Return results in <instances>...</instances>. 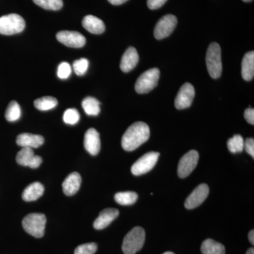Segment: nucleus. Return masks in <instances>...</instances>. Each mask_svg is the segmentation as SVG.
I'll use <instances>...</instances> for the list:
<instances>
[{"mask_svg":"<svg viewBox=\"0 0 254 254\" xmlns=\"http://www.w3.org/2000/svg\"><path fill=\"white\" fill-rule=\"evenodd\" d=\"M150 128L147 124L138 122L127 128L122 138V146L127 151H133L150 138Z\"/></svg>","mask_w":254,"mask_h":254,"instance_id":"nucleus-1","label":"nucleus"},{"mask_svg":"<svg viewBox=\"0 0 254 254\" xmlns=\"http://www.w3.org/2000/svg\"><path fill=\"white\" fill-rule=\"evenodd\" d=\"M145 233L141 227H135L125 236L123 251L125 254H135L144 245Z\"/></svg>","mask_w":254,"mask_h":254,"instance_id":"nucleus-2","label":"nucleus"},{"mask_svg":"<svg viewBox=\"0 0 254 254\" xmlns=\"http://www.w3.org/2000/svg\"><path fill=\"white\" fill-rule=\"evenodd\" d=\"M46 222V217L44 214H28L23 218V228L31 236L41 238L44 236Z\"/></svg>","mask_w":254,"mask_h":254,"instance_id":"nucleus-3","label":"nucleus"},{"mask_svg":"<svg viewBox=\"0 0 254 254\" xmlns=\"http://www.w3.org/2000/svg\"><path fill=\"white\" fill-rule=\"evenodd\" d=\"M207 68L209 74L213 78H218L221 76L222 64L221 59V48L217 43H212L207 51Z\"/></svg>","mask_w":254,"mask_h":254,"instance_id":"nucleus-4","label":"nucleus"},{"mask_svg":"<svg viewBox=\"0 0 254 254\" xmlns=\"http://www.w3.org/2000/svg\"><path fill=\"white\" fill-rule=\"evenodd\" d=\"M26 26L24 19L20 15L10 14L0 17V34L11 36L21 33Z\"/></svg>","mask_w":254,"mask_h":254,"instance_id":"nucleus-5","label":"nucleus"},{"mask_svg":"<svg viewBox=\"0 0 254 254\" xmlns=\"http://www.w3.org/2000/svg\"><path fill=\"white\" fill-rule=\"evenodd\" d=\"M159 78L160 70L157 68H150L138 78L135 85V90L140 94L148 93L157 86Z\"/></svg>","mask_w":254,"mask_h":254,"instance_id":"nucleus-6","label":"nucleus"},{"mask_svg":"<svg viewBox=\"0 0 254 254\" xmlns=\"http://www.w3.org/2000/svg\"><path fill=\"white\" fill-rule=\"evenodd\" d=\"M160 153L158 152H148L143 155L132 165L131 173L133 175L139 176L150 172L158 161Z\"/></svg>","mask_w":254,"mask_h":254,"instance_id":"nucleus-7","label":"nucleus"},{"mask_svg":"<svg viewBox=\"0 0 254 254\" xmlns=\"http://www.w3.org/2000/svg\"><path fill=\"white\" fill-rule=\"evenodd\" d=\"M177 24L176 16L172 14L164 16L159 20L155 26L154 36L156 39L161 40L171 35Z\"/></svg>","mask_w":254,"mask_h":254,"instance_id":"nucleus-8","label":"nucleus"},{"mask_svg":"<svg viewBox=\"0 0 254 254\" xmlns=\"http://www.w3.org/2000/svg\"><path fill=\"white\" fill-rule=\"evenodd\" d=\"M199 155L196 150H192L184 155L179 163L177 173L179 177L185 178L193 172L198 164Z\"/></svg>","mask_w":254,"mask_h":254,"instance_id":"nucleus-9","label":"nucleus"},{"mask_svg":"<svg viewBox=\"0 0 254 254\" xmlns=\"http://www.w3.org/2000/svg\"><path fill=\"white\" fill-rule=\"evenodd\" d=\"M57 39L69 48H80L86 44V38L76 31H63L57 33Z\"/></svg>","mask_w":254,"mask_h":254,"instance_id":"nucleus-10","label":"nucleus"},{"mask_svg":"<svg viewBox=\"0 0 254 254\" xmlns=\"http://www.w3.org/2000/svg\"><path fill=\"white\" fill-rule=\"evenodd\" d=\"M195 96L194 87L190 83L183 85L177 93L175 105L177 109L183 110L190 108Z\"/></svg>","mask_w":254,"mask_h":254,"instance_id":"nucleus-11","label":"nucleus"},{"mask_svg":"<svg viewBox=\"0 0 254 254\" xmlns=\"http://www.w3.org/2000/svg\"><path fill=\"white\" fill-rule=\"evenodd\" d=\"M16 162L22 166L30 167L32 169L39 168L43 160L41 157L35 155L31 148L24 147L16 155Z\"/></svg>","mask_w":254,"mask_h":254,"instance_id":"nucleus-12","label":"nucleus"},{"mask_svg":"<svg viewBox=\"0 0 254 254\" xmlns=\"http://www.w3.org/2000/svg\"><path fill=\"white\" fill-rule=\"evenodd\" d=\"M209 187L205 184H201L196 187L191 193L189 195L185 201V208L193 209L199 206L208 197Z\"/></svg>","mask_w":254,"mask_h":254,"instance_id":"nucleus-13","label":"nucleus"},{"mask_svg":"<svg viewBox=\"0 0 254 254\" xmlns=\"http://www.w3.org/2000/svg\"><path fill=\"white\" fill-rule=\"evenodd\" d=\"M84 147L92 155H96L100 150V134L96 129L91 128L86 131L84 137Z\"/></svg>","mask_w":254,"mask_h":254,"instance_id":"nucleus-14","label":"nucleus"},{"mask_svg":"<svg viewBox=\"0 0 254 254\" xmlns=\"http://www.w3.org/2000/svg\"><path fill=\"white\" fill-rule=\"evenodd\" d=\"M139 57L136 48L129 47L124 53L120 63V68L125 73H128L133 69L138 63Z\"/></svg>","mask_w":254,"mask_h":254,"instance_id":"nucleus-15","label":"nucleus"},{"mask_svg":"<svg viewBox=\"0 0 254 254\" xmlns=\"http://www.w3.org/2000/svg\"><path fill=\"white\" fill-rule=\"evenodd\" d=\"M120 212L116 208H106L100 213L99 216L95 220L93 227L96 230H103L109 226L119 216Z\"/></svg>","mask_w":254,"mask_h":254,"instance_id":"nucleus-16","label":"nucleus"},{"mask_svg":"<svg viewBox=\"0 0 254 254\" xmlns=\"http://www.w3.org/2000/svg\"><path fill=\"white\" fill-rule=\"evenodd\" d=\"M81 185V175L78 173L68 175L63 183V189L65 195L71 196L76 194Z\"/></svg>","mask_w":254,"mask_h":254,"instance_id":"nucleus-17","label":"nucleus"},{"mask_svg":"<svg viewBox=\"0 0 254 254\" xmlns=\"http://www.w3.org/2000/svg\"><path fill=\"white\" fill-rule=\"evenodd\" d=\"M44 138L41 135L23 133L18 135L16 138V143L19 146L27 148H37L44 143Z\"/></svg>","mask_w":254,"mask_h":254,"instance_id":"nucleus-18","label":"nucleus"},{"mask_svg":"<svg viewBox=\"0 0 254 254\" xmlns=\"http://www.w3.org/2000/svg\"><path fill=\"white\" fill-rule=\"evenodd\" d=\"M83 28L93 34H101L105 30V23L99 18L93 15H88L82 21Z\"/></svg>","mask_w":254,"mask_h":254,"instance_id":"nucleus-19","label":"nucleus"},{"mask_svg":"<svg viewBox=\"0 0 254 254\" xmlns=\"http://www.w3.org/2000/svg\"><path fill=\"white\" fill-rule=\"evenodd\" d=\"M44 190V186L41 183L33 182L23 190L22 198L25 201H34L43 195Z\"/></svg>","mask_w":254,"mask_h":254,"instance_id":"nucleus-20","label":"nucleus"},{"mask_svg":"<svg viewBox=\"0 0 254 254\" xmlns=\"http://www.w3.org/2000/svg\"><path fill=\"white\" fill-rule=\"evenodd\" d=\"M242 76L245 81H251L254 76V52L245 54L242 63Z\"/></svg>","mask_w":254,"mask_h":254,"instance_id":"nucleus-21","label":"nucleus"},{"mask_svg":"<svg viewBox=\"0 0 254 254\" xmlns=\"http://www.w3.org/2000/svg\"><path fill=\"white\" fill-rule=\"evenodd\" d=\"M203 254H225V247L211 239L205 240L200 247Z\"/></svg>","mask_w":254,"mask_h":254,"instance_id":"nucleus-22","label":"nucleus"},{"mask_svg":"<svg viewBox=\"0 0 254 254\" xmlns=\"http://www.w3.org/2000/svg\"><path fill=\"white\" fill-rule=\"evenodd\" d=\"M82 108L89 116H97L100 112V102L93 97H87L82 101Z\"/></svg>","mask_w":254,"mask_h":254,"instance_id":"nucleus-23","label":"nucleus"},{"mask_svg":"<svg viewBox=\"0 0 254 254\" xmlns=\"http://www.w3.org/2000/svg\"><path fill=\"white\" fill-rule=\"evenodd\" d=\"M58 104V100L52 96L42 97L34 101L35 107L37 109L41 110V111H47V110L53 109Z\"/></svg>","mask_w":254,"mask_h":254,"instance_id":"nucleus-24","label":"nucleus"},{"mask_svg":"<svg viewBox=\"0 0 254 254\" xmlns=\"http://www.w3.org/2000/svg\"><path fill=\"white\" fill-rule=\"evenodd\" d=\"M138 199V194L136 192H119L115 195V200L119 204L123 205H133Z\"/></svg>","mask_w":254,"mask_h":254,"instance_id":"nucleus-25","label":"nucleus"},{"mask_svg":"<svg viewBox=\"0 0 254 254\" xmlns=\"http://www.w3.org/2000/svg\"><path fill=\"white\" fill-rule=\"evenodd\" d=\"M21 110L20 105L17 102L13 100L10 102L7 108H6V113H5V118L7 121L16 122L21 118Z\"/></svg>","mask_w":254,"mask_h":254,"instance_id":"nucleus-26","label":"nucleus"},{"mask_svg":"<svg viewBox=\"0 0 254 254\" xmlns=\"http://www.w3.org/2000/svg\"><path fill=\"white\" fill-rule=\"evenodd\" d=\"M245 140L240 135H235L227 141L228 149L232 153H241L243 151Z\"/></svg>","mask_w":254,"mask_h":254,"instance_id":"nucleus-27","label":"nucleus"},{"mask_svg":"<svg viewBox=\"0 0 254 254\" xmlns=\"http://www.w3.org/2000/svg\"><path fill=\"white\" fill-rule=\"evenodd\" d=\"M35 4L45 9L57 11L63 6V0H33Z\"/></svg>","mask_w":254,"mask_h":254,"instance_id":"nucleus-28","label":"nucleus"},{"mask_svg":"<svg viewBox=\"0 0 254 254\" xmlns=\"http://www.w3.org/2000/svg\"><path fill=\"white\" fill-rule=\"evenodd\" d=\"M80 120V115L78 110L70 108L64 112L63 115V120L67 125H76Z\"/></svg>","mask_w":254,"mask_h":254,"instance_id":"nucleus-29","label":"nucleus"},{"mask_svg":"<svg viewBox=\"0 0 254 254\" xmlns=\"http://www.w3.org/2000/svg\"><path fill=\"white\" fill-rule=\"evenodd\" d=\"M89 66V62L86 58L76 60L73 64V71L78 76H83L86 73Z\"/></svg>","mask_w":254,"mask_h":254,"instance_id":"nucleus-30","label":"nucleus"},{"mask_svg":"<svg viewBox=\"0 0 254 254\" xmlns=\"http://www.w3.org/2000/svg\"><path fill=\"white\" fill-rule=\"evenodd\" d=\"M98 250L95 243L83 244L78 246L74 250V254H94Z\"/></svg>","mask_w":254,"mask_h":254,"instance_id":"nucleus-31","label":"nucleus"},{"mask_svg":"<svg viewBox=\"0 0 254 254\" xmlns=\"http://www.w3.org/2000/svg\"><path fill=\"white\" fill-rule=\"evenodd\" d=\"M71 73V67L69 64L63 62L60 63L58 69V76L61 79H66L69 77Z\"/></svg>","mask_w":254,"mask_h":254,"instance_id":"nucleus-32","label":"nucleus"},{"mask_svg":"<svg viewBox=\"0 0 254 254\" xmlns=\"http://www.w3.org/2000/svg\"><path fill=\"white\" fill-rule=\"evenodd\" d=\"M244 149L252 157L254 158V140L253 138H249L245 141Z\"/></svg>","mask_w":254,"mask_h":254,"instance_id":"nucleus-33","label":"nucleus"},{"mask_svg":"<svg viewBox=\"0 0 254 254\" xmlns=\"http://www.w3.org/2000/svg\"><path fill=\"white\" fill-rule=\"evenodd\" d=\"M168 0H148L147 4L150 9H158L163 6Z\"/></svg>","mask_w":254,"mask_h":254,"instance_id":"nucleus-34","label":"nucleus"},{"mask_svg":"<svg viewBox=\"0 0 254 254\" xmlns=\"http://www.w3.org/2000/svg\"><path fill=\"white\" fill-rule=\"evenodd\" d=\"M245 120L251 125H254V108H249L245 112Z\"/></svg>","mask_w":254,"mask_h":254,"instance_id":"nucleus-35","label":"nucleus"},{"mask_svg":"<svg viewBox=\"0 0 254 254\" xmlns=\"http://www.w3.org/2000/svg\"><path fill=\"white\" fill-rule=\"evenodd\" d=\"M128 0H108L110 4L113 5H120L123 4L124 3L126 2Z\"/></svg>","mask_w":254,"mask_h":254,"instance_id":"nucleus-36","label":"nucleus"},{"mask_svg":"<svg viewBox=\"0 0 254 254\" xmlns=\"http://www.w3.org/2000/svg\"><path fill=\"white\" fill-rule=\"evenodd\" d=\"M249 240H250V242L252 245H254V230H252L250 231V234H249Z\"/></svg>","mask_w":254,"mask_h":254,"instance_id":"nucleus-37","label":"nucleus"},{"mask_svg":"<svg viewBox=\"0 0 254 254\" xmlns=\"http://www.w3.org/2000/svg\"><path fill=\"white\" fill-rule=\"evenodd\" d=\"M254 254V248L249 249L248 251H247V254Z\"/></svg>","mask_w":254,"mask_h":254,"instance_id":"nucleus-38","label":"nucleus"},{"mask_svg":"<svg viewBox=\"0 0 254 254\" xmlns=\"http://www.w3.org/2000/svg\"><path fill=\"white\" fill-rule=\"evenodd\" d=\"M242 1H245V2H250V1H253V0H242Z\"/></svg>","mask_w":254,"mask_h":254,"instance_id":"nucleus-39","label":"nucleus"},{"mask_svg":"<svg viewBox=\"0 0 254 254\" xmlns=\"http://www.w3.org/2000/svg\"><path fill=\"white\" fill-rule=\"evenodd\" d=\"M163 254H175L173 253V252H165V253H164Z\"/></svg>","mask_w":254,"mask_h":254,"instance_id":"nucleus-40","label":"nucleus"}]
</instances>
